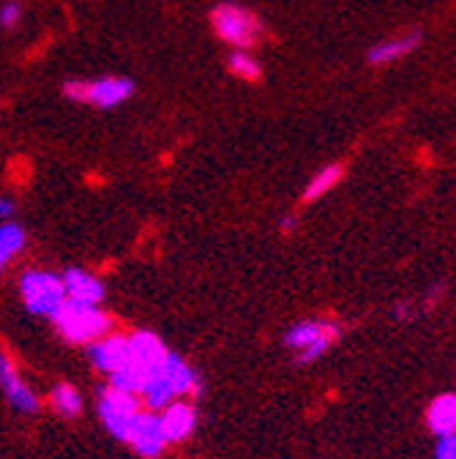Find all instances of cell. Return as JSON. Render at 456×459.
I'll list each match as a JSON object with an SVG mask.
<instances>
[{
    "mask_svg": "<svg viewBox=\"0 0 456 459\" xmlns=\"http://www.w3.org/2000/svg\"><path fill=\"white\" fill-rule=\"evenodd\" d=\"M341 336V323L331 317H306L293 323L284 331V348H290L296 353V364L306 367L323 359Z\"/></svg>",
    "mask_w": 456,
    "mask_h": 459,
    "instance_id": "1",
    "label": "cell"
},
{
    "mask_svg": "<svg viewBox=\"0 0 456 459\" xmlns=\"http://www.w3.org/2000/svg\"><path fill=\"white\" fill-rule=\"evenodd\" d=\"M49 320L55 323V331L61 333V339H66L69 344H90L107 336L112 328V317L101 307L80 304L72 299H66Z\"/></svg>",
    "mask_w": 456,
    "mask_h": 459,
    "instance_id": "2",
    "label": "cell"
},
{
    "mask_svg": "<svg viewBox=\"0 0 456 459\" xmlns=\"http://www.w3.org/2000/svg\"><path fill=\"white\" fill-rule=\"evenodd\" d=\"M211 28L216 39L230 44L233 49H252L265 33L262 20L252 9L230 4V0H221V4L211 9Z\"/></svg>",
    "mask_w": 456,
    "mask_h": 459,
    "instance_id": "3",
    "label": "cell"
},
{
    "mask_svg": "<svg viewBox=\"0 0 456 459\" xmlns=\"http://www.w3.org/2000/svg\"><path fill=\"white\" fill-rule=\"evenodd\" d=\"M61 91L74 104L116 109L134 96L137 85L132 77H124V74H104V77H93V80H66Z\"/></svg>",
    "mask_w": 456,
    "mask_h": 459,
    "instance_id": "4",
    "label": "cell"
},
{
    "mask_svg": "<svg viewBox=\"0 0 456 459\" xmlns=\"http://www.w3.org/2000/svg\"><path fill=\"white\" fill-rule=\"evenodd\" d=\"M20 299L25 309L36 317H52L66 301V287L61 273L28 268L20 276Z\"/></svg>",
    "mask_w": 456,
    "mask_h": 459,
    "instance_id": "5",
    "label": "cell"
},
{
    "mask_svg": "<svg viewBox=\"0 0 456 459\" xmlns=\"http://www.w3.org/2000/svg\"><path fill=\"white\" fill-rule=\"evenodd\" d=\"M140 396L137 394H129V391H121V388H112V385H104L99 391V399H96V413H99V421L104 424V429L126 443L129 440V432L134 427V419L140 416Z\"/></svg>",
    "mask_w": 456,
    "mask_h": 459,
    "instance_id": "6",
    "label": "cell"
},
{
    "mask_svg": "<svg viewBox=\"0 0 456 459\" xmlns=\"http://www.w3.org/2000/svg\"><path fill=\"white\" fill-rule=\"evenodd\" d=\"M0 391H4L6 402L17 411V413H25V416H33L41 411V399L39 394L33 391V385L28 380L20 377L12 356L0 348Z\"/></svg>",
    "mask_w": 456,
    "mask_h": 459,
    "instance_id": "7",
    "label": "cell"
},
{
    "mask_svg": "<svg viewBox=\"0 0 456 459\" xmlns=\"http://www.w3.org/2000/svg\"><path fill=\"white\" fill-rule=\"evenodd\" d=\"M167 356H169V348H167L164 339L159 333H153V331H134V333H129V361H132V367L142 377H148L156 369H161Z\"/></svg>",
    "mask_w": 456,
    "mask_h": 459,
    "instance_id": "8",
    "label": "cell"
},
{
    "mask_svg": "<svg viewBox=\"0 0 456 459\" xmlns=\"http://www.w3.org/2000/svg\"><path fill=\"white\" fill-rule=\"evenodd\" d=\"M142 459H159L164 454V448L169 446L161 429V419L156 411H140V416L134 419V427L129 432L126 440Z\"/></svg>",
    "mask_w": 456,
    "mask_h": 459,
    "instance_id": "9",
    "label": "cell"
},
{
    "mask_svg": "<svg viewBox=\"0 0 456 459\" xmlns=\"http://www.w3.org/2000/svg\"><path fill=\"white\" fill-rule=\"evenodd\" d=\"M85 348H88V361L107 377L129 364V336L124 333H107L85 344Z\"/></svg>",
    "mask_w": 456,
    "mask_h": 459,
    "instance_id": "10",
    "label": "cell"
},
{
    "mask_svg": "<svg viewBox=\"0 0 456 459\" xmlns=\"http://www.w3.org/2000/svg\"><path fill=\"white\" fill-rule=\"evenodd\" d=\"M421 41H424V30H408V33H399V36L380 39L366 49V61L372 66H385L393 61H402V57H408L413 49L421 47Z\"/></svg>",
    "mask_w": 456,
    "mask_h": 459,
    "instance_id": "11",
    "label": "cell"
},
{
    "mask_svg": "<svg viewBox=\"0 0 456 459\" xmlns=\"http://www.w3.org/2000/svg\"><path fill=\"white\" fill-rule=\"evenodd\" d=\"M159 419H161V429H164L167 443H184L197 429V411H194V405H189V402H184V399H176V402H169L167 408H161Z\"/></svg>",
    "mask_w": 456,
    "mask_h": 459,
    "instance_id": "12",
    "label": "cell"
},
{
    "mask_svg": "<svg viewBox=\"0 0 456 459\" xmlns=\"http://www.w3.org/2000/svg\"><path fill=\"white\" fill-rule=\"evenodd\" d=\"M61 279H64V287H66V299L80 301V304H96V307H101L107 290H104V281L96 273H90V271H85L80 265H69L61 273Z\"/></svg>",
    "mask_w": 456,
    "mask_h": 459,
    "instance_id": "13",
    "label": "cell"
},
{
    "mask_svg": "<svg viewBox=\"0 0 456 459\" xmlns=\"http://www.w3.org/2000/svg\"><path fill=\"white\" fill-rule=\"evenodd\" d=\"M161 375L167 377V383H169V388H173L176 399H181L186 394L189 396H200L202 394V377H200V372L186 359H181L173 351H169V356H167V361L161 367Z\"/></svg>",
    "mask_w": 456,
    "mask_h": 459,
    "instance_id": "14",
    "label": "cell"
},
{
    "mask_svg": "<svg viewBox=\"0 0 456 459\" xmlns=\"http://www.w3.org/2000/svg\"><path fill=\"white\" fill-rule=\"evenodd\" d=\"M426 427L434 437L456 432V394H440L429 402L426 408Z\"/></svg>",
    "mask_w": 456,
    "mask_h": 459,
    "instance_id": "15",
    "label": "cell"
},
{
    "mask_svg": "<svg viewBox=\"0 0 456 459\" xmlns=\"http://www.w3.org/2000/svg\"><path fill=\"white\" fill-rule=\"evenodd\" d=\"M28 247V230L20 221H0V273Z\"/></svg>",
    "mask_w": 456,
    "mask_h": 459,
    "instance_id": "16",
    "label": "cell"
},
{
    "mask_svg": "<svg viewBox=\"0 0 456 459\" xmlns=\"http://www.w3.org/2000/svg\"><path fill=\"white\" fill-rule=\"evenodd\" d=\"M341 176H345V167L341 164H325V167H320L314 176H309V181H306V186H304V203H314V200H320V197H325L331 189H336L339 186V181H341Z\"/></svg>",
    "mask_w": 456,
    "mask_h": 459,
    "instance_id": "17",
    "label": "cell"
},
{
    "mask_svg": "<svg viewBox=\"0 0 456 459\" xmlns=\"http://www.w3.org/2000/svg\"><path fill=\"white\" fill-rule=\"evenodd\" d=\"M49 405H52L55 413L64 416V419H77V416H82L85 402H82V394H80L77 385L58 383V385H52V391H49Z\"/></svg>",
    "mask_w": 456,
    "mask_h": 459,
    "instance_id": "18",
    "label": "cell"
},
{
    "mask_svg": "<svg viewBox=\"0 0 456 459\" xmlns=\"http://www.w3.org/2000/svg\"><path fill=\"white\" fill-rule=\"evenodd\" d=\"M227 69L244 82H257L262 77V66L252 55V49H233L230 55H227Z\"/></svg>",
    "mask_w": 456,
    "mask_h": 459,
    "instance_id": "19",
    "label": "cell"
},
{
    "mask_svg": "<svg viewBox=\"0 0 456 459\" xmlns=\"http://www.w3.org/2000/svg\"><path fill=\"white\" fill-rule=\"evenodd\" d=\"M22 20V4L17 0H6L4 6H0V28L4 30H14Z\"/></svg>",
    "mask_w": 456,
    "mask_h": 459,
    "instance_id": "20",
    "label": "cell"
},
{
    "mask_svg": "<svg viewBox=\"0 0 456 459\" xmlns=\"http://www.w3.org/2000/svg\"><path fill=\"white\" fill-rule=\"evenodd\" d=\"M434 459H456V432H453V435H443V437H437Z\"/></svg>",
    "mask_w": 456,
    "mask_h": 459,
    "instance_id": "21",
    "label": "cell"
},
{
    "mask_svg": "<svg viewBox=\"0 0 456 459\" xmlns=\"http://www.w3.org/2000/svg\"><path fill=\"white\" fill-rule=\"evenodd\" d=\"M17 213V203L9 195H0V221H12Z\"/></svg>",
    "mask_w": 456,
    "mask_h": 459,
    "instance_id": "22",
    "label": "cell"
},
{
    "mask_svg": "<svg viewBox=\"0 0 456 459\" xmlns=\"http://www.w3.org/2000/svg\"><path fill=\"white\" fill-rule=\"evenodd\" d=\"M393 317L399 323H408L413 317V301H396L393 304Z\"/></svg>",
    "mask_w": 456,
    "mask_h": 459,
    "instance_id": "23",
    "label": "cell"
},
{
    "mask_svg": "<svg viewBox=\"0 0 456 459\" xmlns=\"http://www.w3.org/2000/svg\"><path fill=\"white\" fill-rule=\"evenodd\" d=\"M443 293H445V281H437V284L432 287V290L426 293V301H424V307H426V309H434V307H437V301L443 299Z\"/></svg>",
    "mask_w": 456,
    "mask_h": 459,
    "instance_id": "24",
    "label": "cell"
},
{
    "mask_svg": "<svg viewBox=\"0 0 456 459\" xmlns=\"http://www.w3.org/2000/svg\"><path fill=\"white\" fill-rule=\"evenodd\" d=\"M296 230H298V216L296 213H284L281 216V233H296Z\"/></svg>",
    "mask_w": 456,
    "mask_h": 459,
    "instance_id": "25",
    "label": "cell"
}]
</instances>
